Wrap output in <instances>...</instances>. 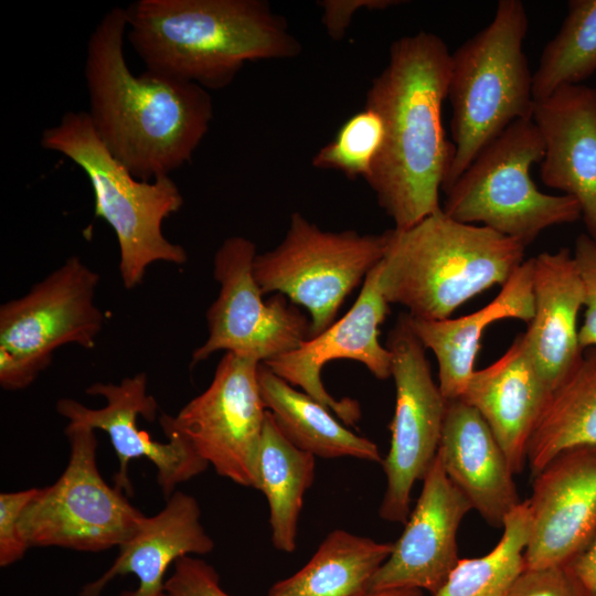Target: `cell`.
<instances>
[{
	"label": "cell",
	"mask_w": 596,
	"mask_h": 596,
	"mask_svg": "<svg viewBox=\"0 0 596 596\" xmlns=\"http://www.w3.org/2000/svg\"><path fill=\"white\" fill-rule=\"evenodd\" d=\"M532 120L544 143L541 179L574 198L596 241V89L564 86L534 100Z\"/></svg>",
	"instance_id": "ac0fdd59"
},
{
	"label": "cell",
	"mask_w": 596,
	"mask_h": 596,
	"mask_svg": "<svg viewBox=\"0 0 596 596\" xmlns=\"http://www.w3.org/2000/svg\"><path fill=\"white\" fill-rule=\"evenodd\" d=\"M533 257L524 260L485 307L459 318L423 320L408 317V323L423 347L437 361L438 386L446 401L459 400L475 372V361L485 329L502 319L532 320Z\"/></svg>",
	"instance_id": "603a6c76"
},
{
	"label": "cell",
	"mask_w": 596,
	"mask_h": 596,
	"mask_svg": "<svg viewBox=\"0 0 596 596\" xmlns=\"http://www.w3.org/2000/svg\"><path fill=\"white\" fill-rule=\"evenodd\" d=\"M510 596H579L564 567L525 568Z\"/></svg>",
	"instance_id": "836d02e7"
},
{
	"label": "cell",
	"mask_w": 596,
	"mask_h": 596,
	"mask_svg": "<svg viewBox=\"0 0 596 596\" xmlns=\"http://www.w3.org/2000/svg\"><path fill=\"white\" fill-rule=\"evenodd\" d=\"M529 28L520 0H500L492 21L451 53L447 98L454 158L447 190L512 123L531 119L533 74L523 51Z\"/></svg>",
	"instance_id": "5b68a950"
},
{
	"label": "cell",
	"mask_w": 596,
	"mask_h": 596,
	"mask_svg": "<svg viewBox=\"0 0 596 596\" xmlns=\"http://www.w3.org/2000/svg\"><path fill=\"white\" fill-rule=\"evenodd\" d=\"M552 396L522 334L492 364L475 370L460 397L489 426L514 473L523 470L530 439Z\"/></svg>",
	"instance_id": "d6986e66"
},
{
	"label": "cell",
	"mask_w": 596,
	"mask_h": 596,
	"mask_svg": "<svg viewBox=\"0 0 596 596\" xmlns=\"http://www.w3.org/2000/svg\"><path fill=\"white\" fill-rule=\"evenodd\" d=\"M386 348L392 353L395 409L391 444L382 460L386 478L379 509L387 522L405 523L411 513V493L423 480L439 447L447 401L435 382L426 349L402 313L390 331Z\"/></svg>",
	"instance_id": "4fadbf2b"
},
{
	"label": "cell",
	"mask_w": 596,
	"mask_h": 596,
	"mask_svg": "<svg viewBox=\"0 0 596 596\" xmlns=\"http://www.w3.org/2000/svg\"><path fill=\"white\" fill-rule=\"evenodd\" d=\"M447 476L493 528L521 502L514 472L481 415L461 398L447 401L439 447Z\"/></svg>",
	"instance_id": "ffe728a7"
},
{
	"label": "cell",
	"mask_w": 596,
	"mask_h": 596,
	"mask_svg": "<svg viewBox=\"0 0 596 596\" xmlns=\"http://www.w3.org/2000/svg\"><path fill=\"white\" fill-rule=\"evenodd\" d=\"M564 570L579 596H596V539Z\"/></svg>",
	"instance_id": "d590c367"
},
{
	"label": "cell",
	"mask_w": 596,
	"mask_h": 596,
	"mask_svg": "<svg viewBox=\"0 0 596 596\" xmlns=\"http://www.w3.org/2000/svg\"><path fill=\"white\" fill-rule=\"evenodd\" d=\"M125 12L126 35L146 70L207 91L230 85L246 62L301 52L263 0H137Z\"/></svg>",
	"instance_id": "3957f363"
},
{
	"label": "cell",
	"mask_w": 596,
	"mask_h": 596,
	"mask_svg": "<svg viewBox=\"0 0 596 596\" xmlns=\"http://www.w3.org/2000/svg\"><path fill=\"white\" fill-rule=\"evenodd\" d=\"M596 72V0H571L556 35L545 45L533 74V98L582 84Z\"/></svg>",
	"instance_id": "f1b7e54d"
},
{
	"label": "cell",
	"mask_w": 596,
	"mask_h": 596,
	"mask_svg": "<svg viewBox=\"0 0 596 596\" xmlns=\"http://www.w3.org/2000/svg\"><path fill=\"white\" fill-rule=\"evenodd\" d=\"M543 157V139L532 118L515 120L444 191L441 210L524 247L551 226L576 222L582 214L574 198L543 193L533 182L531 167Z\"/></svg>",
	"instance_id": "52a82bcc"
},
{
	"label": "cell",
	"mask_w": 596,
	"mask_h": 596,
	"mask_svg": "<svg viewBox=\"0 0 596 596\" xmlns=\"http://www.w3.org/2000/svg\"><path fill=\"white\" fill-rule=\"evenodd\" d=\"M379 276L380 263L368 274L358 298L342 318L295 350L263 363L345 425L354 426L360 421V403L350 397L334 398L321 381V371L331 361L353 360L379 380L392 376V353L380 342V327L390 313V304L380 289Z\"/></svg>",
	"instance_id": "9a60e30c"
},
{
	"label": "cell",
	"mask_w": 596,
	"mask_h": 596,
	"mask_svg": "<svg viewBox=\"0 0 596 596\" xmlns=\"http://www.w3.org/2000/svg\"><path fill=\"white\" fill-rule=\"evenodd\" d=\"M40 488H30L0 494V566L7 567L23 557L29 549L19 522L26 505Z\"/></svg>",
	"instance_id": "1f68e13d"
},
{
	"label": "cell",
	"mask_w": 596,
	"mask_h": 596,
	"mask_svg": "<svg viewBox=\"0 0 596 596\" xmlns=\"http://www.w3.org/2000/svg\"><path fill=\"white\" fill-rule=\"evenodd\" d=\"M258 383L265 408L296 447L320 458L352 457L382 462L375 443L344 427L329 408L296 390L263 363L258 368Z\"/></svg>",
	"instance_id": "cb8c5ba5"
},
{
	"label": "cell",
	"mask_w": 596,
	"mask_h": 596,
	"mask_svg": "<svg viewBox=\"0 0 596 596\" xmlns=\"http://www.w3.org/2000/svg\"><path fill=\"white\" fill-rule=\"evenodd\" d=\"M214 549L212 538L201 522V509L194 497L174 491L157 514L145 517L132 536L118 547L109 568L85 584L79 596H100L117 576L132 574L134 590L118 596H163L166 573L187 555H203Z\"/></svg>",
	"instance_id": "7402d4cb"
},
{
	"label": "cell",
	"mask_w": 596,
	"mask_h": 596,
	"mask_svg": "<svg viewBox=\"0 0 596 596\" xmlns=\"http://www.w3.org/2000/svg\"><path fill=\"white\" fill-rule=\"evenodd\" d=\"M596 445V347L584 350L571 376L552 393L528 446L534 477L561 451Z\"/></svg>",
	"instance_id": "4316f807"
},
{
	"label": "cell",
	"mask_w": 596,
	"mask_h": 596,
	"mask_svg": "<svg viewBox=\"0 0 596 596\" xmlns=\"http://www.w3.org/2000/svg\"><path fill=\"white\" fill-rule=\"evenodd\" d=\"M125 8L106 12L86 51L91 123L106 148L139 180L170 177L191 158L213 118L207 89L148 70L134 74L124 54Z\"/></svg>",
	"instance_id": "6da1fadb"
},
{
	"label": "cell",
	"mask_w": 596,
	"mask_h": 596,
	"mask_svg": "<svg viewBox=\"0 0 596 596\" xmlns=\"http://www.w3.org/2000/svg\"><path fill=\"white\" fill-rule=\"evenodd\" d=\"M66 468L51 486L40 488L19 526L29 547L100 552L119 547L145 515L99 473L95 430L67 424Z\"/></svg>",
	"instance_id": "30bf717a"
},
{
	"label": "cell",
	"mask_w": 596,
	"mask_h": 596,
	"mask_svg": "<svg viewBox=\"0 0 596 596\" xmlns=\"http://www.w3.org/2000/svg\"><path fill=\"white\" fill-rule=\"evenodd\" d=\"M259 362L225 352L212 382L175 416L161 414L164 435L183 437L215 472L259 490V451L267 409Z\"/></svg>",
	"instance_id": "8fae6325"
},
{
	"label": "cell",
	"mask_w": 596,
	"mask_h": 596,
	"mask_svg": "<svg viewBox=\"0 0 596 596\" xmlns=\"http://www.w3.org/2000/svg\"><path fill=\"white\" fill-rule=\"evenodd\" d=\"M387 238V231H322L295 212L283 241L256 255L254 276L264 295L276 292L307 309L310 339L336 321L347 297L382 260Z\"/></svg>",
	"instance_id": "ba28073f"
},
{
	"label": "cell",
	"mask_w": 596,
	"mask_h": 596,
	"mask_svg": "<svg viewBox=\"0 0 596 596\" xmlns=\"http://www.w3.org/2000/svg\"><path fill=\"white\" fill-rule=\"evenodd\" d=\"M525 568L564 567L596 539V445L557 454L533 477Z\"/></svg>",
	"instance_id": "2e32d148"
},
{
	"label": "cell",
	"mask_w": 596,
	"mask_h": 596,
	"mask_svg": "<svg viewBox=\"0 0 596 596\" xmlns=\"http://www.w3.org/2000/svg\"><path fill=\"white\" fill-rule=\"evenodd\" d=\"M41 147L68 158L87 175L95 215L114 231L119 247V274L126 289L138 286L157 262L183 265V246L170 242L162 223L183 205L171 179L142 181L118 161L97 136L87 111H67L43 130Z\"/></svg>",
	"instance_id": "8992f818"
},
{
	"label": "cell",
	"mask_w": 596,
	"mask_h": 596,
	"mask_svg": "<svg viewBox=\"0 0 596 596\" xmlns=\"http://www.w3.org/2000/svg\"><path fill=\"white\" fill-rule=\"evenodd\" d=\"M98 274L78 256L0 307V385L28 387L65 344L92 350L104 313L95 304Z\"/></svg>",
	"instance_id": "9c48e42d"
},
{
	"label": "cell",
	"mask_w": 596,
	"mask_h": 596,
	"mask_svg": "<svg viewBox=\"0 0 596 596\" xmlns=\"http://www.w3.org/2000/svg\"><path fill=\"white\" fill-rule=\"evenodd\" d=\"M316 473V457L289 441L267 411L259 451V490L269 508L272 543L291 553L306 491Z\"/></svg>",
	"instance_id": "484cf974"
},
{
	"label": "cell",
	"mask_w": 596,
	"mask_h": 596,
	"mask_svg": "<svg viewBox=\"0 0 596 596\" xmlns=\"http://www.w3.org/2000/svg\"><path fill=\"white\" fill-rule=\"evenodd\" d=\"M384 140L381 116L365 107L348 118L334 138L312 158L319 169L342 172L348 179L368 180Z\"/></svg>",
	"instance_id": "f546056e"
},
{
	"label": "cell",
	"mask_w": 596,
	"mask_h": 596,
	"mask_svg": "<svg viewBox=\"0 0 596 596\" xmlns=\"http://www.w3.org/2000/svg\"><path fill=\"white\" fill-rule=\"evenodd\" d=\"M86 393L106 400L102 408H89L73 398H61L57 413L68 424L105 432L118 459V471L114 476L115 487L131 497L129 465L134 459L146 458L157 468V482L166 499L175 487L202 473L209 464L183 437L169 434L161 443L138 427V417L155 421L158 412L156 398L148 393L146 373H137L120 383H94Z\"/></svg>",
	"instance_id": "5bb4252c"
},
{
	"label": "cell",
	"mask_w": 596,
	"mask_h": 596,
	"mask_svg": "<svg viewBox=\"0 0 596 596\" xmlns=\"http://www.w3.org/2000/svg\"><path fill=\"white\" fill-rule=\"evenodd\" d=\"M529 501H521L504 519L502 535L487 554L460 558L433 596H510L525 570L530 538Z\"/></svg>",
	"instance_id": "83f0119b"
},
{
	"label": "cell",
	"mask_w": 596,
	"mask_h": 596,
	"mask_svg": "<svg viewBox=\"0 0 596 596\" xmlns=\"http://www.w3.org/2000/svg\"><path fill=\"white\" fill-rule=\"evenodd\" d=\"M256 245L243 236L226 238L214 255L213 273L220 284L206 311L207 338L191 365L217 351L267 362L298 348L310 336V320L283 295L264 300L254 276Z\"/></svg>",
	"instance_id": "7c38bea8"
},
{
	"label": "cell",
	"mask_w": 596,
	"mask_h": 596,
	"mask_svg": "<svg viewBox=\"0 0 596 596\" xmlns=\"http://www.w3.org/2000/svg\"><path fill=\"white\" fill-rule=\"evenodd\" d=\"M572 254L584 291L585 317L579 328V344L586 350L596 347V241L588 234H579Z\"/></svg>",
	"instance_id": "d6a6232c"
},
{
	"label": "cell",
	"mask_w": 596,
	"mask_h": 596,
	"mask_svg": "<svg viewBox=\"0 0 596 596\" xmlns=\"http://www.w3.org/2000/svg\"><path fill=\"white\" fill-rule=\"evenodd\" d=\"M392 549L393 543L336 529L299 571L276 582L266 596H365Z\"/></svg>",
	"instance_id": "d4e9b609"
},
{
	"label": "cell",
	"mask_w": 596,
	"mask_h": 596,
	"mask_svg": "<svg viewBox=\"0 0 596 596\" xmlns=\"http://www.w3.org/2000/svg\"><path fill=\"white\" fill-rule=\"evenodd\" d=\"M472 509L449 479L437 453L390 556L374 574L369 593L418 589L435 595L460 560L457 533Z\"/></svg>",
	"instance_id": "e0dca14e"
},
{
	"label": "cell",
	"mask_w": 596,
	"mask_h": 596,
	"mask_svg": "<svg viewBox=\"0 0 596 596\" xmlns=\"http://www.w3.org/2000/svg\"><path fill=\"white\" fill-rule=\"evenodd\" d=\"M163 596H231L221 586L219 573L202 558L187 555L175 561L166 579ZM365 596H423L418 589H387Z\"/></svg>",
	"instance_id": "4dcf8cb0"
},
{
	"label": "cell",
	"mask_w": 596,
	"mask_h": 596,
	"mask_svg": "<svg viewBox=\"0 0 596 596\" xmlns=\"http://www.w3.org/2000/svg\"><path fill=\"white\" fill-rule=\"evenodd\" d=\"M400 2L395 0H323L319 6L322 8V23L328 34L333 40H340L356 11L385 9Z\"/></svg>",
	"instance_id": "e575fe53"
},
{
	"label": "cell",
	"mask_w": 596,
	"mask_h": 596,
	"mask_svg": "<svg viewBox=\"0 0 596 596\" xmlns=\"http://www.w3.org/2000/svg\"><path fill=\"white\" fill-rule=\"evenodd\" d=\"M380 289L416 319L441 320L492 286H503L524 262L525 247L441 209L415 225L387 230Z\"/></svg>",
	"instance_id": "277c9868"
},
{
	"label": "cell",
	"mask_w": 596,
	"mask_h": 596,
	"mask_svg": "<svg viewBox=\"0 0 596 596\" xmlns=\"http://www.w3.org/2000/svg\"><path fill=\"white\" fill-rule=\"evenodd\" d=\"M533 260L534 312L523 337L533 363L553 393L583 356L577 318L584 307V291L568 248L543 252Z\"/></svg>",
	"instance_id": "44dd1931"
},
{
	"label": "cell",
	"mask_w": 596,
	"mask_h": 596,
	"mask_svg": "<svg viewBox=\"0 0 596 596\" xmlns=\"http://www.w3.org/2000/svg\"><path fill=\"white\" fill-rule=\"evenodd\" d=\"M451 53L434 33L395 40L373 79L365 107L384 124L381 151L366 180L394 228H408L441 209L439 191L454 158L441 110Z\"/></svg>",
	"instance_id": "7a4b0ae2"
}]
</instances>
